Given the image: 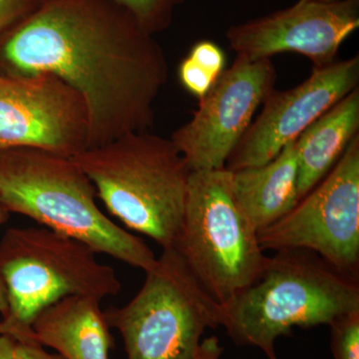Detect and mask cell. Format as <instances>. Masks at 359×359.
Here are the masks:
<instances>
[{
	"label": "cell",
	"mask_w": 359,
	"mask_h": 359,
	"mask_svg": "<svg viewBox=\"0 0 359 359\" xmlns=\"http://www.w3.org/2000/svg\"><path fill=\"white\" fill-rule=\"evenodd\" d=\"M9 74L50 73L83 99L89 148L149 131L166 84V56L152 33L122 6L98 0H45L7 39Z\"/></svg>",
	"instance_id": "cell-1"
},
{
	"label": "cell",
	"mask_w": 359,
	"mask_h": 359,
	"mask_svg": "<svg viewBox=\"0 0 359 359\" xmlns=\"http://www.w3.org/2000/svg\"><path fill=\"white\" fill-rule=\"evenodd\" d=\"M358 280L311 250H276L256 282L219 306V327L237 346L276 359V340L294 327L330 325L359 311Z\"/></svg>",
	"instance_id": "cell-2"
},
{
	"label": "cell",
	"mask_w": 359,
	"mask_h": 359,
	"mask_svg": "<svg viewBox=\"0 0 359 359\" xmlns=\"http://www.w3.org/2000/svg\"><path fill=\"white\" fill-rule=\"evenodd\" d=\"M96 198L93 184L72 158L37 149L0 151V203L7 211L148 271L157 259L154 252L106 216Z\"/></svg>",
	"instance_id": "cell-3"
},
{
	"label": "cell",
	"mask_w": 359,
	"mask_h": 359,
	"mask_svg": "<svg viewBox=\"0 0 359 359\" xmlns=\"http://www.w3.org/2000/svg\"><path fill=\"white\" fill-rule=\"evenodd\" d=\"M72 160L83 170L106 209L129 230L173 248L192 170L171 139L136 132L86 149Z\"/></svg>",
	"instance_id": "cell-4"
},
{
	"label": "cell",
	"mask_w": 359,
	"mask_h": 359,
	"mask_svg": "<svg viewBox=\"0 0 359 359\" xmlns=\"http://www.w3.org/2000/svg\"><path fill=\"white\" fill-rule=\"evenodd\" d=\"M97 255L81 241L44 226L8 229L0 241L7 335L18 342H36L33 320L55 302L72 295L102 302L119 294L115 269Z\"/></svg>",
	"instance_id": "cell-5"
},
{
	"label": "cell",
	"mask_w": 359,
	"mask_h": 359,
	"mask_svg": "<svg viewBox=\"0 0 359 359\" xmlns=\"http://www.w3.org/2000/svg\"><path fill=\"white\" fill-rule=\"evenodd\" d=\"M173 248L219 306L256 282L269 257L236 203L230 170L191 172L183 223Z\"/></svg>",
	"instance_id": "cell-6"
},
{
	"label": "cell",
	"mask_w": 359,
	"mask_h": 359,
	"mask_svg": "<svg viewBox=\"0 0 359 359\" xmlns=\"http://www.w3.org/2000/svg\"><path fill=\"white\" fill-rule=\"evenodd\" d=\"M126 304L104 311L121 335L128 359H193L207 328L219 327L221 308L174 248L163 250Z\"/></svg>",
	"instance_id": "cell-7"
},
{
	"label": "cell",
	"mask_w": 359,
	"mask_h": 359,
	"mask_svg": "<svg viewBox=\"0 0 359 359\" xmlns=\"http://www.w3.org/2000/svg\"><path fill=\"white\" fill-rule=\"evenodd\" d=\"M257 240L264 252L311 250L359 278L358 135L330 173Z\"/></svg>",
	"instance_id": "cell-8"
},
{
	"label": "cell",
	"mask_w": 359,
	"mask_h": 359,
	"mask_svg": "<svg viewBox=\"0 0 359 359\" xmlns=\"http://www.w3.org/2000/svg\"><path fill=\"white\" fill-rule=\"evenodd\" d=\"M271 59L236 57L209 93L201 99L190 121L171 136L192 171L219 170L248 131L252 117L275 90Z\"/></svg>",
	"instance_id": "cell-9"
},
{
	"label": "cell",
	"mask_w": 359,
	"mask_h": 359,
	"mask_svg": "<svg viewBox=\"0 0 359 359\" xmlns=\"http://www.w3.org/2000/svg\"><path fill=\"white\" fill-rule=\"evenodd\" d=\"M15 148L69 158L88 149L82 97L50 73L0 74V151Z\"/></svg>",
	"instance_id": "cell-10"
},
{
	"label": "cell",
	"mask_w": 359,
	"mask_h": 359,
	"mask_svg": "<svg viewBox=\"0 0 359 359\" xmlns=\"http://www.w3.org/2000/svg\"><path fill=\"white\" fill-rule=\"evenodd\" d=\"M359 57L314 68L308 79L285 91L273 90L233 151L226 169L262 166L282 152L332 106L358 88Z\"/></svg>",
	"instance_id": "cell-11"
},
{
	"label": "cell",
	"mask_w": 359,
	"mask_h": 359,
	"mask_svg": "<svg viewBox=\"0 0 359 359\" xmlns=\"http://www.w3.org/2000/svg\"><path fill=\"white\" fill-rule=\"evenodd\" d=\"M358 27L359 0L297 1L231 26L226 37L237 57L248 61L295 52L311 59L314 68H321L335 62L340 46Z\"/></svg>",
	"instance_id": "cell-12"
},
{
	"label": "cell",
	"mask_w": 359,
	"mask_h": 359,
	"mask_svg": "<svg viewBox=\"0 0 359 359\" xmlns=\"http://www.w3.org/2000/svg\"><path fill=\"white\" fill-rule=\"evenodd\" d=\"M35 341L65 359H110L114 344L101 302L72 295L45 309L32 325Z\"/></svg>",
	"instance_id": "cell-13"
},
{
	"label": "cell",
	"mask_w": 359,
	"mask_h": 359,
	"mask_svg": "<svg viewBox=\"0 0 359 359\" xmlns=\"http://www.w3.org/2000/svg\"><path fill=\"white\" fill-rule=\"evenodd\" d=\"M231 172L236 203L257 233L280 221L299 202L295 141L266 164Z\"/></svg>",
	"instance_id": "cell-14"
},
{
	"label": "cell",
	"mask_w": 359,
	"mask_h": 359,
	"mask_svg": "<svg viewBox=\"0 0 359 359\" xmlns=\"http://www.w3.org/2000/svg\"><path fill=\"white\" fill-rule=\"evenodd\" d=\"M359 129V89L342 98L297 138L299 201L325 178Z\"/></svg>",
	"instance_id": "cell-15"
},
{
	"label": "cell",
	"mask_w": 359,
	"mask_h": 359,
	"mask_svg": "<svg viewBox=\"0 0 359 359\" xmlns=\"http://www.w3.org/2000/svg\"><path fill=\"white\" fill-rule=\"evenodd\" d=\"M226 54L211 40L197 42L179 67L184 88L196 98H204L226 69Z\"/></svg>",
	"instance_id": "cell-16"
},
{
	"label": "cell",
	"mask_w": 359,
	"mask_h": 359,
	"mask_svg": "<svg viewBox=\"0 0 359 359\" xmlns=\"http://www.w3.org/2000/svg\"><path fill=\"white\" fill-rule=\"evenodd\" d=\"M182 1L183 0H116L152 34L169 25L174 6Z\"/></svg>",
	"instance_id": "cell-17"
},
{
	"label": "cell",
	"mask_w": 359,
	"mask_h": 359,
	"mask_svg": "<svg viewBox=\"0 0 359 359\" xmlns=\"http://www.w3.org/2000/svg\"><path fill=\"white\" fill-rule=\"evenodd\" d=\"M330 327L334 358L359 359V311L339 316Z\"/></svg>",
	"instance_id": "cell-18"
},
{
	"label": "cell",
	"mask_w": 359,
	"mask_h": 359,
	"mask_svg": "<svg viewBox=\"0 0 359 359\" xmlns=\"http://www.w3.org/2000/svg\"><path fill=\"white\" fill-rule=\"evenodd\" d=\"M35 0H0V32L6 29L22 14L27 13Z\"/></svg>",
	"instance_id": "cell-19"
},
{
	"label": "cell",
	"mask_w": 359,
	"mask_h": 359,
	"mask_svg": "<svg viewBox=\"0 0 359 359\" xmlns=\"http://www.w3.org/2000/svg\"><path fill=\"white\" fill-rule=\"evenodd\" d=\"M14 359H65L58 353H50L37 342H18L14 346Z\"/></svg>",
	"instance_id": "cell-20"
},
{
	"label": "cell",
	"mask_w": 359,
	"mask_h": 359,
	"mask_svg": "<svg viewBox=\"0 0 359 359\" xmlns=\"http://www.w3.org/2000/svg\"><path fill=\"white\" fill-rule=\"evenodd\" d=\"M223 353L218 337H210L201 341L193 359H222Z\"/></svg>",
	"instance_id": "cell-21"
},
{
	"label": "cell",
	"mask_w": 359,
	"mask_h": 359,
	"mask_svg": "<svg viewBox=\"0 0 359 359\" xmlns=\"http://www.w3.org/2000/svg\"><path fill=\"white\" fill-rule=\"evenodd\" d=\"M9 216H11V212L7 211L4 205L0 203V226L8 221ZM7 311H8V306H7L6 292H4V285L0 280V313H1L2 318L6 316Z\"/></svg>",
	"instance_id": "cell-22"
},
{
	"label": "cell",
	"mask_w": 359,
	"mask_h": 359,
	"mask_svg": "<svg viewBox=\"0 0 359 359\" xmlns=\"http://www.w3.org/2000/svg\"><path fill=\"white\" fill-rule=\"evenodd\" d=\"M15 340L9 335H0V359H14Z\"/></svg>",
	"instance_id": "cell-23"
},
{
	"label": "cell",
	"mask_w": 359,
	"mask_h": 359,
	"mask_svg": "<svg viewBox=\"0 0 359 359\" xmlns=\"http://www.w3.org/2000/svg\"><path fill=\"white\" fill-rule=\"evenodd\" d=\"M299 2H309V1L325 2V4H328V2L339 1V0H299Z\"/></svg>",
	"instance_id": "cell-24"
},
{
	"label": "cell",
	"mask_w": 359,
	"mask_h": 359,
	"mask_svg": "<svg viewBox=\"0 0 359 359\" xmlns=\"http://www.w3.org/2000/svg\"><path fill=\"white\" fill-rule=\"evenodd\" d=\"M6 334L7 335V330L6 325H4V321H0V335Z\"/></svg>",
	"instance_id": "cell-25"
},
{
	"label": "cell",
	"mask_w": 359,
	"mask_h": 359,
	"mask_svg": "<svg viewBox=\"0 0 359 359\" xmlns=\"http://www.w3.org/2000/svg\"><path fill=\"white\" fill-rule=\"evenodd\" d=\"M276 359H278V358H276Z\"/></svg>",
	"instance_id": "cell-26"
}]
</instances>
